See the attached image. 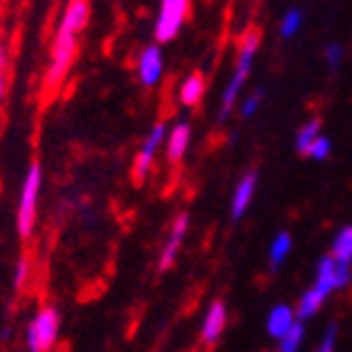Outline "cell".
<instances>
[{"mask_svg": "<svg viewBox=\"0 0 352 352\" xmlns=\"http://www.w3.org/2000/svg\"><path fill=\"white\" fill-rule=\"evenodd\" d=\"M188 227H190V217L185 214V212H180V214L175 217V222H173L170 234H168V239H165L163 249H160V261H158L160 271H168L173 264H175L182 241H185V234H188Z\"/></svg>", "mask_w": 352, "mask_h": 352, "instance_id": "obj_8", "label": "cell"}, {"mask_svg": "<svg viewBox=\"0 0 352 352\" xmlns=\"http://www.w3.org/2000/svg\"><path fill=\"white\" fill-rule=\"evenodd\" d=\"M335 266H338V261H335L333 254H328V256H323L320 261H318L316 283H313V288H316L320 296H325V298L335 291Z\"/></svg>", "mask_w": 352, "mask_h": 352, "instance_id": "obj_13", "label": "cell"}, {"mask_svg": "<svg viewBox=\"0 0 352 352\" xmlns=\"http://www.w3.org/2000/svg\"><path fill=\"white\" fill-rule=\"evenodd\" d=\"M59 338V311L54 305H45L35 313V318L30 320L28 335V352H50Z\"/></svg>", "mask_w": 352, "mask_h": 352, "instance_id": "obj_4", "label": "cell"}, {"mask_svg": "<svg viewBox=\"0 0 352 352\" xmlns=\"http://www.w3.org/2000/svg\"><path fill=\"white\" fill-rule=\"evenodd\" d=\"M256 185H258V173L256 170H247L239 177V182H236V188H234V195H232V207H229L234 222L247 214L249 205H252V200H254V195H256Z\"/></svg>", "mask_w": 352, "mask_h": 352, "instance_id": "obj_9", "label": "cell"}, {"mask_svg": "<svg viewBox=\"0 0 352 352\" xmlns=\"http://www.w3.org/2000/svg\"><path fill=\"white\" fill-rule=\"evenodd\" d=\"M258 45H261V35L258 32H247L244 40L239 42V52H236V65H234V72L229 76L227 87L222 91V99H219V121L229 116V113L234 111L236 101H239V91L247 82L249 72H252V65H254V57L258 54Z\"/></svg>", "mask_w": 352, "mask_h": 352, "instance_id": "obj_3", "label": "cell"}, {"mask_svg": "<svg viewBox=\"0 0 352 352\" xmlns=\"http://www.w3.org/2000/svg\"><path fill=\"white\" fill-rule=\"evenodd\" d=\"M10 89V50L6 42H0V104L8 99Z\"/></svg>", "mask_w": 352, "mask_h": 352, "instance_id": "obj_20", "label": "cell"}, {"mask_svg": "<svg viewBox=\"0 0 352 352\" xmlns=\"http://www.w3.org/2000/svg\"><path fill=\"white\" fill-rule=\"evenodd\" d=\"M335 340H338V325H328V330H325L323 340H320V345H318L316 352H333Z\"/></svg>", "mask_w": 352, "mask_h": 352, "instance_id": "obj_27", "label": "cell"}, {"mask_svg": "<svg viewBox=\"0 0 352 352\" xmlns=\"http://www.w3.org/2000/svg\"><path fill=\"white\" fill-rule=\"evenodd\" d=\"M303 338H305V325L300 323H294V328L288 330L286 335H283L281 340V347H278V352H298V347H300V342H303Z\"/></svg>", "mask_w": 352, "mask_h": 352, "instance_id": "obj_21", "label": "cell"}, {"mask_svg": "<svg viewBox=\"0 0 352 352\" xmlns=\"http://www.w3.org/2000/svg\"><path fill=\"white\" fill-rule=\"evenodd\" d=\"M89 15H91L89 0H67L65 12H62L57 30H54L50 62L45 69V79H42L45 94H54L65 84L76 57V37L82 35L84 28L89 25Z\"/></svg>", "mask_w": 352, "mask_h": 352, "instance_id": "obj_1", "label": "cell"}, {"mask_svg": "<svg viewBox=\"0 0 352 352\" xmlns=\"http://www.w3.org/2000/svg\"><path fill=\"white\" fill-rule=\"evenodd\" d=\"M264 94H266L264 89H256V91H252V94H249L247 99L241 101V106H239V109H241V116H244V118H252L254 113H256L258 106H261V101H264Z\"/></svg>", "mask_w": 352, "mask_h": 352, "instance_id": "obj_24", "label": "cell"}, {"mask_svg": "<svg viewBox=\"0 0 352 352\" xmlns=\"http://www.w3.org/2000/svg\"><path fill=\"white\" fill-rule=\"evenodd\" d=\"M323 300H325V296H320L316 291V288H308L303 296H300V300H298V311H294V313H298V320L303 323V320H308V318H313L318 311H320V305H323Z\"/></svg>", "mask_w": 352, "mask_h": 352, "instance_id": "obj_17", "label": "cell"}, {"mask_svg": "<svg viewBox=\"0 0 352 352\" xmlns=\"http://www.w3.org/2000/svg\"><path fill=\"white\" fill-rule=\"evenodd\" d=\"M188 0H160V10L155 28H153V37L155 45H165L180 32V28L185 25L188 18Z\"/></svg>", "mask_w": 352, "mask_h": 352, "instance_id": "obj_5", "label": "cell"}, {"mask_svg": "<svg viewBox=\"0 0 352 352\" xmlns=\"http://www.w3.org/2000/svg\"><path fill=\"white\" fill-rule=\"evenodd\" d=\"M340 62H342V47L338 42H330L328 47H325V65L335 74V72L340 69Z\"/></svg>", "mask_w": 352, "mask_h": 352, "instance_id": "obj_25", "label": "cell"}, {"mask_svg": "<svg viewBox=\"0 0 352 352\" xmlns=\"http://www.w3.org/2000/svg\"><path fill=\"white\" fill-rule=\"evenodd\" d=\"M291 247H294V239H291L288 232H278V234L274 236V241H271V247H269L271 269H278V266L286 261V256L291 254Z\"/></svg>", "mask_w": 352, "mask_h": 352, "instance_id": "obj_15", "label": "cell"}, {"mask_svg": "<svg viewBox=\"0 0 352 352\" xmlns=\"http://www.w3.org/2000/svg\"><path fill=\"white\" fill-rule=\"evenodd\" d=\"M165 135H168V129L165 124H155L151 129V133L146 135V141H143L141 151L135 153V160H133V180L135 182H143L148 177L153 168V160L158 155V148L160 143L165 141Z\"/></svg>", "mask_w": 352, "mask_h": 352, "instance_id": "obj_6", "label": "cell"}, {"mask_svg": "<svg viewBox=\"0 0 352 352\" xmlns=\"http://www.w3.org/2000/svg\"><path fill=\"white\" fill-rule=\"evenodd\" d=\"M160 74H163V50L160 45H146L138 54V82L141 87L153 89L160 82Z\"/></svg>", "mask_w": 352, "mask_h": 352, "instance_id": "obj_7", "label": "cell"}, {"mask_svg": "<svg viewBox=\"0 0 352 352\" xmlns=\"http://www.w3.org/2000/svg\"><path fill=\"white\" fill-rule=\"evenodd\" d=\"M224 325H227V305L222 300H214L205 316V323H202V342L207 347L214 345L222 338Z\"/></svg>", "mask_w": 352, "mask_h": 352, "instance_id": "obj_10", "label": "cell"}, {"mask_svg": "<svg viewBox=\"0 0 352 352\" xmlns=\"http://www.w3.org/2000/svg\"><path fill=\"white\" fill-rule=\"evenodd\" d=\"M318 135H320V121H318V118L305 121V124L298 129V133H296V151H298L300 155H305L308 148H311V143L316 141Z\"/></svg>", "mask_w": 352, "mask_h": 352, "instance_id": "obj_18", "label": "cell"}, {"mask_svg": "<svg viewBox=\"0 0 352 352\" xmlns=\"http://www.w3.org/2000/svg\"><path fill=\"white\" fill-rule=\"evenodd\" d=\"M294 323H296L294 308H288V305L281 303V305H274V308H271L269 318H266V330H269V335H274V338L281 340L283 335L294 328Z\"/></svg>", "mask_w": 352, "mask_h": 352, "instance_id": "obj_12", "label": "cell"}, {"mask_svg": "<svg viewBox=\"0 0 352 352\" xmlns=\"http://www.w3.org/2000/svg\"><path fill=\"white\" fill-rule=\"evenodd\" d=\"M30 271H32L30 256H20L18 264H15V271H12V288H15V291H23V288L28 286Z\"/></svg>", "mask_w": 352, "mask_h": 352, "instance_id": "obj_22", "label": "cell"}, {"mask_svg": "<svg viewBox=\"0 0 352 352\" xmlns=\"http://www.w3.org/2000/svg\"><path fill=\"white\" fill-rule=\"evenodd\" d=\"M300 28H303V10H300V8H291V10H286V15L281 18V25H278L281 37L291 40V37L298 35Z\"/></svg>", "mask_w": 352, "mask_h": 352, "instance_id": "obj_19", "label": "cell"}, {"mask_svg": "<svg viewBox=\"0 0 352 352\" xmlns=\"http://www.w3.org/2000/svg\"><path fill=\"white\" fill-rule=\"evenodd\" d=\"M42 180H45V173H42L40 160H30L28 170L20 182V192H18V207H15V229H18V236L23 241H28L35 232L37 224V207H40V195H42Z\"/></svg>", "mask_w": 352, "mask_h": 352, "instance_id": "obj_2", "label": "cell"}, {"mask_svg": "<svg viewBox=\"0 0 352 352\" xmlns=\"http://www.w3.org/2000/svg\"><path fill=\"white\" fill-rule=\"evenodd\" d=\"M330 254H333L338 261H347V264H352V224L342 227L340 232L335 234Z\"/></svg>", "mask_w": 352, "mask_h": 352, "instance_id": "obj_16", "label": "cell"}, {"mask_svg": "<svg viewBox=\"0 0 352 352\" xmlns=\"http://www.w3.org/2000/svg\"><path fill=\"white\" fill-rule=\"evenodd\" d=\"M335 261H338V258H335ZM350 281H352V264L338 261V266H335V288L340 291V288H345Z\"/></svg>", "mask_w": 352, "mask_h": 352, "instance_id": "obj_26", "label": "cell"}, {"mask_svg": "<svg viewBox=\"0 0 352 352\" xmlns=\"http://www.w3.org/2000/svg\"><path fill=\"white\" fill-rule=\"evenodd\" d=\"M202 94H205V76L200 74V72H195V74H190L185 82L180 84V104L188 106V109H192V106L200 104Z\"/></svg>", "mask_w": 352, "mask_h": 352, "instance_id": "obj_14", "label": "cell"}, {"mask_svg": "<svg viewBox=\"0 0 352 352\" xmlns=\"http://www.w3.org/2000/svg\"><path fill=\"white\" fill-rule=\"evenodd\" d=\"M190 135H192V131H190L188 121H177V124L168 131L165 138H168V160H170V163H180V160L185 158V153H188V148H190Z\"/></svg>", "mask_w": 352, "mask_h": 352, "instance_id": "obj_11", "label": "cell"}, {"mask_svg": "<svg viewBox=\"0 0 352 352\" xmlns=\"http://www.w3.org/2000/svg\"><path fill=\"white\" fill-rule=\"evenodd\" d=\"M330 151H333V141H330L328 135H318L316 141L311 143V148H308V153H305V155H308V158H313V160H325L330 155Z\"/></svg>", "mask_w": 352, "mask_h": 352, "instance_id": "obj_23", "label": "cell"}]
</instances>
